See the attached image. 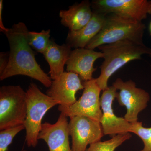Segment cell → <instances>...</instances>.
Wrapping results in <instances>:
<instances>
[{
    "label": "cell",
    "mask_w": 151,
    "mask_h": 151,
    "mask_svg": "<svg viewBox=\"0 0 151 151\" xmlns=\"http://www.w3.org/2000/svg\"><path fill=\"white\" fill-rule=\"evenodd\" d=\"M28 32L24 23L19 22L3 32L9 45V57L8 65L0 75V80L2 81L14 76H26L50 88L52 80L36 60L35 53L28 42Z\"/></svg>",
    "instance_id": "1"
},
{
    "label": "cell",
    "mask_w": 151,
    "mask_h": 151,
    "mask_svg": "<svg viewBox=\"0 0 151 151\" xmlns=\"http://www.w3.org/2000/svg\"><path fill=\"white\" fill-rule=\"evenodd\" d=\"M103 54L104 61L100 66L101 73L96 78V83L104 91L108 88V81L111 76L128 63L141 59L143 55L151 57V48L144 44L132 41H123L97 47Z\"/></svg>",
    "instance_id": "2"
},
{
    "label": "cell",
    "mask_w": 151,
    "mask_h": 151,
    "mask_svg": "<svg viewBox=\"0 0 151 151\" xmlns=\"http://www.w3.org/2000/svg\"><path fill=\"white\" fill-rule=\"evenodd\" d=\"M145 29V24L142 22L116 14H109L107 15V20L103 29L85 48L94 50L101 45L126 40L142 44Z\"/></svg>",
    "instance_id": "3"
},
{
    "label": "cell",
    "mask_w": 151,
    "mask_h": 151,
    "mask_svg": "<svg viewBox=\"0 0 151 151\" xmlns=\"http://www.w3.org/2000/svg\"><path fill=\"white\" fill-rule=\"evenodd\" d=\"M27 114L24 126L28 147H35L44 116L51 108L59 105L58 101L45 94L35 83L30 84L26 91Z\"/></svg>",
    "instance_id": "4"
},
{
    "label": "cell",
    "mask_w": 151,
    "mask_h": 151,
    "mask_svg": "<svg viewBox=\"0 0 151 151\" xmlns=\"http://www.w3.org/2000/svg\"><path fill=\"white\" fill-rule=\"evenodd\" d=\"M27 114L26 92L20 85L0 88V130L24 125Z\"/></svg>",
    "instance_id": "5"
},
{
    "label": "cell",
    "mask_w": 151,
    "mask_h": 151,
    "mask_svg": "<svg viewBox=\"0 0 151 151\" xmlns=\"http://www.w3.org/2000/svg\"><path fill=\"white\" fill-rule=\"evenodd\" d=\"M82 95L69 107L59 105L58 111L67 117L83 116L101 122L103 113L100 107V95L102 91L96 83V78L84 81Z\"/></svg>",
    "instance_id": "6"
},
{
    "label": "cell",
    "mask_w": 151,
    "mask_h": 151,
    "mask_svg": "<svg viewBox=\"0 0 151 151\" xmlns=\"http://www.w3.org/2000/svg\"><path fill=\"white\" fill-rule=\"evenodd\" d=\"M113 86L119 91L116 97L119 105L127 109L124 119L131 124L138 122L139 113L147 107L150 94L144 89L137 88L132 80L124 81L118 78Z\"/></svg>",
    "instance_id": "7"
},
{
    "label": "cell",
    "mask_w": 151,
    "mask_h": 151,
    "mask_svg": "<svg viewBox=\"0 0 151 151\" xmlns=\"http://www.w3.org/2000/svg\"><path fill=\"white\" fill-rule=\"evenodd\" d=\"M91 6L93 12L116 14L139 22L151 15V1L148 0H95Z\"/></svg>",
    "instance_id": "8"
},
{
    "label": "cell",
    "mask_w": 151,
    "mask_h": 151,
    "mask_svg": "<svg viewBox=\"0 0 151 151\" xmlns=\"http://www.w3.org/2000/svg\"><path fill=\"white\" fill-rule=\"evenodd\" d=\"M68 133L72 151H86L88 145L101 141L104 136L100 122L83 116L70 118Z\"/></svg>",
    "instance_id": "9"
},
{
    "label": "cell",
    "mask_w": 151,
    "mask_h": 151,
    "mask_svg": "<svg viewBox=\"0 0 151 151\" xmlns=\"http://www.w3.org/2000/svg\"><path fill=\"white\" fill-rule=\"evenodd\" d=\"M117 89L113 86H108L103 91L100 98V107L103 113L101 123L105 135L114 136L130 133L132 124L124 118L119 117L113 112L112 105L116 98Z\"/></svg>",
    "instance_id": "10"
},
{
    "label": "cell",
    "mask_w": 151,
    "mask_h": 151,
    "mask_svg": "<svg viewBox=\"0 0 151 151\" xmlns=\"http://www.w3.org/2000/svg\"><path fill=\"white\" fill-rule=\"evenodd\" d=\"M84 89V85L78 74L67 71L52 80L46 94L58 101L59 105L69 107L77 101L76 97L77 92Z\"/></svg>",
    "instance_id": "11"
},
{
    "label": "cell",
    "mask_w": 151,
    "mask_h": 151,
    "mask_svg": "<svg viewBox=\"0 0 151 151\" xmlns=\"http://www.w3.org/2000/svg\"><path fill=\"white\" fill-rule=\"evenodd\" d=\"M67 117L60 113L55 124L44 122L38 137L47 144L49 151H72L70 146Z\"/></svg>",
    "instance_id": "12"
},
{
    "label": "cell",
    "mask_w": 151,
    "mask_h": 151,
    "mask_svg": "<svg viewBox=\"0 0 151 151\" xmlns=\"http://www.w3.org/2000/svg\"><path fill=\"white\" fill-rule=\"evenodd\" d=\"M101 52L86 48H76L72 50L66 63L67 72L78 74L84 81L91 80L92 74L96 70L94 63L98 58H103Z\"/></svg>",
    "instance_id": "13"
},
{
    "label": "cell",
    "mask_w": 151,
    "mask_h": 151,
    "mask_svg": "<svg viewBox=\"0 0 151 151\" xmlns=\"http://www.w3.org/2000/svg\"><path fill=\"white\" fill-rule=\"evenodd\" d=\"M106 20L107 15L93 12L92 17L86 25L78 30L69 31L66 44L72 48H85L90 41L103 29Z\"/></svg>",
    "instance_id": "14"
},
{
    "label": "cell",
    "mask_w": 151,
    "mask_h": 151,
    "mask_svg": "<svg viewBox=\"0 0 151 151\" xmlns=\"http://www.w3.org/2000/svg\"><path fill=\"white\" fill-rule=\"evenodd\" d=\"M93 13L91 3L86 0L70 6L68 9L60 11L59 17L63 25L70 31H76L88 23Z\"/></svg>",
    "instance_id": "15"
},
{
    "label": "cell",
    "mask_w": 151,
    "mask_h": 151,
    "mask_svg": "<svg viewBox=\"0 0 151 151\" xmlns=\"http://www.w3.org/2000/svg\"><path fill=\"white\" fill-rule=\"evenodd\" d=\"M71 48L67 44L59 45L50 39L43 55L49 65V74L52 80H55L64 73V65L70 56Z\"/></svg>",
    "instance_id": "16"
},
{
    "label": "cell",
    "mask_w": 151,
    "mask_h": 151,
    "mask_svg": "<svg viewBox=\"0 0 151 151\" xmlns=\"http://www.w3.org/2000/svg\"><path fill=\"white\" fill-rule=\"evenodd\" d=\"M132 137L131 133L117 135L108 140L100 141L91 144L86 151H115L118 147Z\"/></svg>",
    "instance_id": "17"
},
{
    "label": "cell",
    "mask_w": 151,
    "mask_h": 151,
    "mask_svg": "<svg viewBox=\"0 0 151 151\" xmlns=\"http://www.w3.org/2000/svg\"><path fill=\"white\" fill-rule=\"evenodd\" d=\"M50 29L43 30L40 32L29 31L27 34L28 44L33 50L43 54L50 41Z\"/></svg>",
    "instance_id": "18"
},
{
    "label": "cell",
    "mask_w": 151,
    "mask_h": 151,
    "mask_svg": "<svg viewBox=\"0 0 151 151\" xmlns=\"http://www.w3.org/2000/svg\"><path fill=\"white\" fill-rule=\"evenodd\" d=\"M25 129L24 125L9 128L0 132V151H7L9 146L14 137L18 134Z\"/></svg>",
    "instance_id": "19"
},
{
    "label": "cell",
    "mask_w": 151,
    "mask_h": 151,
    "mask_svg": "<svg viewBox=\"0 0 151 151\" xmlns=\"http://www.w3.org/2000/svg\"><path fill=\"white\" fill-rule=\"evenodd\" d=\"M130 133L137 135L142 141L144 145H145L151 138V127H143L142 122H138L132 124V129Z\"/></svg>",
    "instance_id": "20"
},
{
    "label": "cell",
    "mask_w": 151,
    "mask_h": 151,
    "mask_svg": "<svg viewBox=\"0 0 151 151\" xmlns=\"http://www.w3.org/2000/svg\"><path fill=\"white\" fill-rule=\"evenodd\" d=\"M9 57V52H3L0 53V75L4 72L8 65Z\"/></svg>",
    "instance_id": "21"
},
{
    "label": "cell",
    "mask_w": 151,
    "mask_h": 151,
    "mask_svg": "<svg viewBox=\"0 0 151 151\" xmlns=\"http://www.w3.org/2000/svg\"><path fill=\"white\" fill-rule=\"evenodd\" d=\"M3 9V1L1 0L0 1V30L1 32L3 33L6 31L8 29V28H6L4 26L3 24V18H2V12Z\"/></svg>",
    "instance_id": "22"
},
{
    "label": "cell",
    "mask_w": 151,
    "mask_h": 151,
    "mask_svg": "<svg viewBox=\"0 0 151 151\" xmlns=\"http://www.w3.org/2000/svg\"><path fill=\"white\" fill-rule=\"evenodd\" d=\"M139 151H151V138L147 144L144 145L142 150Z\"/></svg>",
    "instance_id": "23"
},
{
    "label": "cell",
    "mask_w": 151,
    "mask_h": 151,
    "mask_svg": "<svg viewBox=\"0 0 151 151\" xmlns=\"http://www.w3.org/2000/svg\"><path fill=\"white\" fill-rule=\"evenodd\" d=\"M149 32H150V35H151V21L150 23V25H149Z\"/></svg>",
    "instance_id": "24"
},
{
    "label": "cell",
    "mask_w": 151,
    "mask_h": 151,
    "mask_svg": "<svg viewBox=\"0 0 151 151\" xmlns=\"http://www.w3.org/2000/svg\"><path fill=\"white\" fill-rule=\"evenodd\" d=\"M22 151H25V150H22Z\"/></svg>",
    "instance_id": "25"
}]
</instances>
